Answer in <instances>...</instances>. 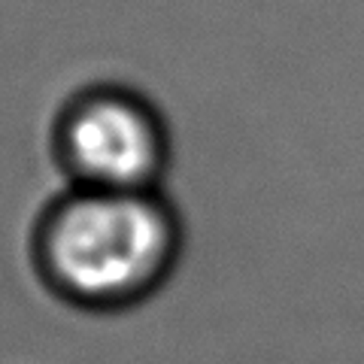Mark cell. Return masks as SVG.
Masks as SVG:
<instances>
[{
    "label": "cell",
    "instance_id": "cell-1",
    "mask_svg": "<svg viewBox=\"0 0 364 364\" xmlns=\"http://www.w3.org/2000/svg\"><path fill=\"white\" fill-rule=\"evenodd\" d=\"M182 249L161 191L67 188L33 228L46 289L82 310H124L161 289Z\"/></svg>",
    "mask_w": 364,
    "mask_h": 364
},
{
    "label": "cell",
    "instance_id": "cell-2",
    "mask_svg": "<svg viewBox=\"0 0 364 364\" xmlns=\"http://www.w3.org/2000/svg\"><path fill=\"white\" fill-rule=\"evenodd\" d=\"M55 158L70 188L161 191L170 161L167 124L136 91L95 85L61 109L55 122Z\"/></svg>",
    "mask_w": 364,
    "mask_h": 364
}]
</instances>
